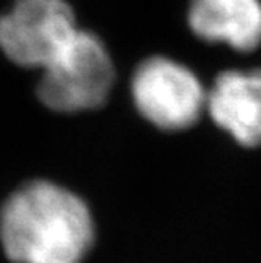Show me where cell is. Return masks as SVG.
<instances>
[{
	"label": "cell",
	"instance_id": "6da1fadb",
	"mask_svg": "<svg viewBox=\"0 0 261 263\" xmlns=\"http://www.w3.org/2000/svg\"><path fill=\"white\" fill-rule=\"evenodd\" d=\"M95 239L80 195L51 180H31L0 207V245L12 263H82Z\"/></svg>",
	"mask_w": 261,
	"mask_h": 263
},
{
	"label": "cell",
	"instance_id": "7a4b0ae2",
	"mask_svg": "<svg viewBox=\"0 0 261 263\" xmlns=\"http://www.w3.org/2000/svg\"><path fill=\"white\" fill-rule=\"evenodd\" d=\"M115 82L112 58L90 31L80 29L51 65L41 70L36 99L54 114H82L107 102Z\"/></svg>",
	"mask_w": 261,
	"mask_h": 263
},
{
	"label": "cell",
	"instance_id": "3957f363",
	"mask_svg": "<svg viewBox=\"0 0 261 263\" xmlns=\"http://www.w3.org/2000/svg\"><path fill=\"white\" fill-rule=\"evenodd\" d=\"M82 27L66 0H14L0 14V53L24 70H44Z\"/></svg>",
	"mask_w": 261,
	"mask_h": 263
},
{
	"label": "cell",
	"instance_id": "277c9868",
	"mask_svg": "<svg viewBox=\"0 0 261 263\" xmlns=\"http://www.w3.org/2000/svg\"><path fill=\"white\" fill-rule=\"evenodd\" d=\"M136 109L163 131L193 126L207 107V92L185 65L154 57L137 66L131 82Z\"/></svg>",
	"mask_w": 261,
	"mask_h": 263
},
{
	"label": "cell",
	"instance_id": "5b68a950",
	"mask_svg": "<svg viewBox=\"0 0 261 263\" xmlns=\"http://www.w3.org/2000/svg\"><path fill=\"white\" fill-rule=\"evenodd\" d=\"M212 121L243 146H261V70L224 71L207 92Z\"/></svg>",
	"mask_w": 261,
	"mask_h": 263
},
{
	"label": "cell",
	"instance_id": "8992f818",
	"mask_svg": "<svg viewBox=\"0 0 261 263\" xmlns=\"http://www.w3.org/2000/svg\"><path fill=\"white\" fill-rule=\"evenodd\" d=\"M188 26L205 41L253 51L261 44V0H192Z\"/></svg>",
	"mask_w": 261,
	"mask_h": 263
}]
</instances>
